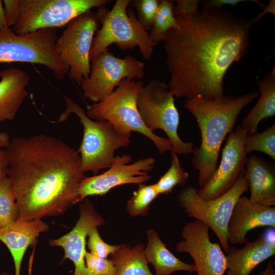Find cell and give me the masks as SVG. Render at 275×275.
<instances>
[{
    "label": "cell",
    "mask_w": 275,
    "mask_h": 275,
    "mask_svg": "<svg viewBox=\"0 0 275 275\" xmlns=\"http://www.w3.org/2000/svg\"><path fill=\"white\" fill-rule=\"evenodd\" d=\"M227 254V275H250L260 263L274 255L275 246L267 243L260 235L241 249L230 248Z\"/></svg>",
    "instance_id": "44dd1931"
},
{
    "label": "cell",
    "mask_w": 275,
    "mask_h": 275,
    "mask_svg": "<svg viewBox=\"0 0 275 275\" xmlns=\"http://www.w3.org/2000/svg\"><path fill=\"white\" fill-rule=\"evenodd\" d=\"M8 165L5 150L0 148V181L7 177Z\"/></svg>",
    "instance_id": "d590c367"
},
{
    "label": "cell",
    "mask_w": 275,
    "mask_h": 275,
    "mask_svg": "<svg viewBox=\"0 0 275 275\" xmlns=\"http://www.w3.org/2000/svg\"><path fill=\"white\" fill-rule=\"evenodd\" d=\"M246 130L240 125L227 137L219 165L209 181L198 190L205 200L216 199L228 191L243 172L248 158L244 142Z\"/></svg>",
    "instance_id": "9a60e30c"
},
{
    "label": "cell",
    "mask_w": 275,
    "mask_h": 275,
    "mask_svg": "<svg viewBox=\"0 0 275 275\" xmlns=\"http://www.w3.org/2000/svg\"><path fill=\"white\" fill-rule=\"evenodd\" d=\"M274 235V228L272 227H269L263 234L261 235L265 242L272 246H275Z\"/></svg>",
    "instance_id": "74e56055"
},
{
    "label": "cell",
    "mask_w": 275,
    "mask_h": 275,
    "mask_svg": "<svg viewBox=\"0 0 275 275\" xmlns=\"http://www.w3.org/2000/svg\"><path fill=\"white\" fill-rule=\"evenodd\" d=\"M245 0H210L200 1L202 9H220L224 5H231L235 7L239 3Z\"/></svg>",
    "instance_id": "e575fe53"
},
{
    "label": "cell",
    "mask_w": 275,
    "mask_h": 275,
    "mask_svg": "<svg viewBox=\"0 0 275 275\" xmlns=\"http://www.w3.org/2000/svg\"><path fill=\"white\" fill-rule=\"evenodd\" d=\"M244 173L249 183L250 200L255 203L275 206L274 169L262 157L252 155L248 158Z\"/></svg>",
    "instance_id": "ffe728a7"
},
{
    "label": "cell",
    "mask_w": 275,
    "mask_h": 275,
    "mask_svg": "<svg viewBox=\"0 0 275 275\" xmlns=\"http://www.w3.org/2000/svg\"><path fill=\"white\" fill-rule=\"evenodd\" d=\"M176 18L179 29L163 40L170 90L187 99L222 97L226 72L249 50L252 20L223 8Z\"/></svg>",
    "instance_id": "6da1fadb"
},
{
    "label": "cell",
    "mask_w": 275,
    "mask_h": 275,
    "mask_svg": "<svg viewBox=\"0 0 275 275\" xmlns=\"http://www.w3.org/2000/svg\"><path fill=\"white\" fill-rule=\"evenodd\" d=\"M259 87L260 98L256 105L242 120L240 126L246 131L247 135L258 132V126L263 120L275 115V72L267 73L257 82Z\"/></svg>",
    "instance_id": "603a6c76"
},
{
    "label": "cell",
    "mask_w": 275,
    "mask_h": 275,
    "mask_svg": "<svg viewBox=\"0 0 275 275\" xmlns=\"http://www.w3.org/2000/svg\"><path fill=\"white\" fill-rule=\"evenodd\" d=\"M64 97L66 109L57 122L65 121L71 114L78 117L84 128L82 142L77 150L80 170L84 173L90 171L97 175L100 170L111 167L115 157V152L128 146L131 136L120 133L107 121L90 118L80 106L69 97Z\"/></svg>",
    "instance_id": "277c9868"
},
{
    "label": "cell",
    "mask_w": 275,
    "mask_h": 275,
    "mask_svg": "<svg viewBox=\"0 0 275 275\" xmlns=\"http://www.w3.org/2000/svg\"><path fill=\"white\" fill-rule=\"evenodd\" d=\"M175 2L176 3L174 9V14L175 17L188 16L198 11L200 1L177 0Z\"/></svg>",
    "instance_id": "836d02e7"
},
{
    "label": "cell",
    "mask_w": 275,
    "mask_h": 275,
    "mask_svg": "<svg viewBox=\"0 0 275 275\" xmlns=\"http://www.w3.org/2000/svg\"><path fill=\"white\" fill-rule=\"evenodd\" d=\"M139 185L126 204V210L133 217L146 215L150 204L159 195L155 184Z\"/></svg>",
    "instance_id": "4316f807"
},
{
    "label": "cell",
    "mask_w": 275,
    "mask_h": 275,
    "mask_svg": "<svg viewBox=\"0 0 275 275\" xmlns=\"http://www.w3.org/2000/svg\"><path fill=\"white\" fill-rule=\"evenodd\" d=\"M99 21L91 10L71 20L56 43V51L70 78L80 85L91 71L90 52Z\"/></svg>",
    "instance_id": "8fae6325"
},
{
    "label": "cell",
    "mask_w": 275,
    "mask_h": 275,
    "mask_svg": "<svg viewBox=\"0 0 275 275\" xmlns=\"http://www.w3.org/2000/svg\"><path fill=\"white\" fill-rule=\"evenodd\" d=\"M88 78L81 85L84 96L94 103L102 101L115 90L123 79H141L145 76V64L126 56L116 57L106 49L91 60Z\"/></svg>",
    "instance_id": "7c38bea8"
},
{
    "label": "cell",
    "mask_w": 275,
    "mask_h": 275,
    "mask_svg": "<svg viewBox=\"0 0 275 275\" xmlns=\"http://www.w3.org/2000/svg\"><path fill=\"white\" fill-rule=\"evenodd\" d=\"M79 206V217L73 229L62 237L49 240L51 246H60L64 251L62 261L69 259L74 265V275H88L85 263L86 237L89 232L105 224L93 203L85 199Z\"/></svg>",
    "instance_id": "2e32d148"
},
{
    "label": "cell",
    "mask_w": 275,
    "mask_h": 275,
    "mask_svg": "<svg viewBox=\"0 0 275 275\" xmlns=\"http://www.w3.org/2000/svg\"><path fill=\"white\" fill-rule=\"evenodd\" d=\"M20 15L14 26L19 35L67 24L94 8L105 7L108 0H19Z\"/></svg>",
    "instance_id": "30bf717a"
},
{
    "label": "cell",
    "mask_w": 275,
    "mask_h": 275,
    "mask_svg": "<svg viewBox=\"0 0 275 275\" xmlns=\"http://www.w3.org/2000/svg\"><path fill=\"white\" fill-rule=\"evenodd\" d=\"M1 275H9V274L7 272H4Z\"/></svg>",
    "instance_id": "b9f144b4"
},
{
    "label": "cell",
    "mask_w": 275,
    "mask_h": 275,
    "mask_svg": "<svg viewBox=\"0 0 275 275\" xmlns=\"http://www.w3.org/2000/svg\"><path fill=\"white\" fill-rule=\"evenodd\" d=\"M0 122L12 121L28 95L30 77L24 70L10 67L0 71Z\"/></svg>",
    "instance_id": "d6986e66"
},
{
    "label": "cell",
    "mask_w": 275,
    "mask_h": 275,
    "mask_svg": "<svg viewBox=\"0 0 275 275\" xmlns=\"http://www.w3.org/2000/svg\"><path fill=\"white\" fill-rule=\"evenodd\" d=\"M174 95L168 84L152 79L140 90L137 105L146 127L154 132L157 129L167 134L172 148L178 154L192 153L194 144L182 141L178 133L180 116Z\"/></svg>",
    "instance_id": "ba28073f"
},
{
    "label": "cell",
    "mask_w": 275,
    "mask_h": 275,
    "mask_svg": "<svg viewBox=\"0 0 275 275\" xmlns=\"http://www.w3.org/2000/svg\"><path fill=\"white\" fill-rule=\"evenodd\" d=\"M8 28L9 27L7 23L3 1L0 0V33Z\"/></svg>",
    "instance_id": "f35d334b"
},
{
    "label": "cell",
    "mask_w": 275,
    "mask_h": 275,
    "mask_svg": "<svg viewBox=\"0 0 275 275\" xmlns=\"http://www.w3.org/2000/svg\"><path fill=\"white\" fill-rule=\"evenodd\" d=\"M48 225L41 220L17 219L0 228V240L9 250L13 258L15 275L20 274L21 263L29 246L35 244L40 233L47 231Z\"/></svg>",
    "instance_id": "ac0fdd59"
},
{
    "label": "cell",
    "mask_w": 275,
    "mask_h": 275,
    "mask_svg": "<svg viewBox=\"0 0 275 275\" xmlns=\"http://www.w3.org/2000/svg\"><path fill=\"white\" fill-rule=\"evenodd\" d=\"M260 95L259 90L242 95H223L213 100L200 97L186 99L184 107L196 119L201 142L194 148L191 163L198 171V183L203 187L217 167L221 146L233 131L242 109Z\"/></svg>",
    "instance_id": "3957f363"
},
{
    "label": "cell",
    "mask_w": 275,
    "mask_h": 275,
    "mask_svg": "<svg viewBox=\"0 0 275 275\" xmlns=\"http://www.w3.org/2000/svg\"><path fill=\"white\" fill-rule=\"evenodd\" d=\"M209 228L203 223L195 219L186 223L181 232L182 240L176 246L179 253H187L194 261L197 275H224L227 261L220 245L212 242Z\"/></svg>",
    "instance_id": "5bb4252c"
},
{
    "label": "cell",
    "mask_w": 275,
    "mask_h": 275,
    "mask_svg": "<svg viewBox=\"0 0 275 275\" xmlns=\"http://www.w3.org/2000/svg\"><path fill=\"white\" fill-rule=\"evenodd\" d=\"M246 154L257 151L263 152L275 159V124L265 130L246 135L244 142Z\"/></svg>",
    "instance_id": "f1b7e54d"
},
{
    "label": "cell",
    "mask_w": 275,
    "mask_h": 275,
    "mask_svg": "<svg viewBox=\"0 0 275 275\" xmlns=\"http://www.w3.org/2000/svg\"><path fill=\"white\" fill-rule=\"evenodd\" d=\"M143 86L140 80L123 79L108 96L89 106L86 114L93 120L109 122L124 135L131 136L132 131L143 134L153 142L160 154H163L172 149L170 141L149 130L139 112L137 100Z\"/></svg>",
    "instance_id": "5b68a950"
},
{
    "label": "cell",
    "mask_w": 275,
    "mask_h": 275,
    "mask_svg": "<svg viewBox=\"0 0 275 275\" xmlns=\"http://www.w3.org/2000/svg\"><path fill=\"white\" fill-rule=\"evenodd\" d=\"M131 6L137 12V19L142 27L148 32L153 24L159 4V0H133Z\"/></svg>",
    "instance_id": "f546056e"
},
{
    "label": "cell",
    "mask_w": 275,
    "mask_h": 275,
    "mask_svg": "<svg viewBox=\"0 0 275 275\" xmlns=\"http://www.w3.org/2000/svg\"><path fill=\"white\" fill-rule=\"evenodd\" d=\"M146 234L147 244L144 255L147 262L154 267V275H171L178 271L190 273L195 272L194 264L186 263L177 258L168 250L155 230L147 231Z\"/></svg>",
    "instance_id": "7402d4cb"
},
{
    "label": "cell",
    "mask_w": 275,
    "mask_h": 275,
    "mask_svg": "<svg viewBox=\"0 0 275 275\" xmlns=\"http://www.w3.org/2000/svg\"><path fill=\"white\" fill-rule=\"evenodd\" d=\"M261 227L275 228V207L252 202L241 196L236 202L228 226L229 244H245L246 234L250 230Z\"/></svg>",
    "instance_id": "e0dca14e"
},
{
    "label": "cell",
    "mask_w": 275,
    "mask_h": 275,
    "mask_svg": "<svg viewBox=\"0 0 275 275\" xmlns=\"http://www.w3.org/2000/svg\"><path fill=\"white\" fill-rule=\"evenodd\" d=\"M29 274L30 275V273L29 272Z\"/></svg>",
    "instance_id": "7bdbcfd3"
},
{
    "label": "cell",
    "mask_w": 275,
    "mask_h": 275,
    "mask_svg": "<svg viewBox=\"0 0 275 275\" xmlns=\"http://www.w3.org/2000/svg\"><path fill=\"white\" fill-rule=\"evenodd\" d=\"M260 275H275L274 264L270 260L267 264L265 268L260 272Z\"/></svg>",
    "instance_id": "60d3db41"
},
{
    "label": "cell",
    "mask_w": 275,
    "mask_h": 275,
    "mask_svg": "<svg viewBox=\"0 0 275 275\" xmlns=\"http://www.w3.org/2000/svg\"><path fill=\"white\" fill-rule=\"evenodd\" d=\"M130 2L117 0L111 10L105 6L98 8L96 13L101 27L94 38L90 61L112 44L124 50L138 46L145 59H151L154 45L135 11L131 8L127 10Z\"/></svg>",
    "instance_id": "8992f818"
},
{
    "label": "cell",
    "mask_w": 275,
    "mask_h": 275,
    "mask_svg": "<svg viewBox=\"0 0 275 275\" xmlns=\"http://www.w3.org/2000/svg\"><path fill=\"white\" fill-rule=\"evenodd\" d=\"M56 29H45L19 35L10 28L0 33V63L21 62L45 66L58 80L68 71L56 49Z\"/></svg>",
    "instance_id": "52a82bcc"
},
{
    "label": "cell",
    "mask_w": 275,
    "mask_h": 275,
    "mask_svg": "<svg viewBox=\"0 0 275 275\" xmlns=\"http://www.w3.org/2000/svg\"><path fill=\"white\" fill-rule=\"evenodd\" d=\"M268 13L275 14V1L271 0L269 4L265 6L264 10L259 13L253 20H252L253 24L260 20L265 15Z\"/></svg>",
    "instance_id": "8d00e7d4"
},
{
    "label": "cell",
    "mask_w": 275,
    "mask_h": 275,
    "mask_svg": "<svg viewBox=\"0 0 275 275\" xmlns=\"http://www.w3.org/2000/svg\"><path fill=\"white\" fill-rule=\"evenodd\" d=\"M85 263L88 275H116V268L111 260L85 254Z\"/></svg>",
    "instance_id": "1f68e13d"
},
{
    "label": "cell",
    "mask_w": 275,
    "mask_h": 275,
    "mask_svg": "<svg viewBox=\"0 0 275 275\" xmlns=\"http://www.w3.org/2000/svg\"><path fill=\"white\" fill-rule=\"evenodd\" d=\"M131 155L115 156L111 167L99 175L84 178L78 187L80 202L88 197L102 196L112 189L123 184H141L151 178L149 173L154 167L155 160L152 157L140 159L130 163Z\"/></svg>",
    "instance_id": "4fadbf2b"
},
{
    "label": "cell",
    "mask_w": 275,
    "mask_h": 275,
    "mask_svg": "<svg viewBox=\"0 0 275 275\" xmlns=\"http://www.w3.org/2000/svg\"><path fill=\"white\" fill-rule=\"evenodd\" d=\"M249 187L243 171L234 185L216 199L204 200L199 196L197 188L189 185L179 191L177 200L189 216L203 223L212 230L224 252L227 253L230 248L227 231L229 219L237 200Z\"/></svg>",
    "instance_id": "9c48e42d"
},
{
    "label": "cell",
    "mask_w": 275,
    "mask_h": 275,
    "mask_svg": "<svg viewBox=\"0 0 275 275\" xmlns=\"http://www.w3.org/2000/svg\"><path fill=\"white\" fill-rule=\"evenodd\" d=\"M10 136L6 132H0V148H6L10 143Z\"/></svg>",
    "instance_id": "ab89813d"
},
{
    "label": "cell",
    "mask_w": 275,
    "mask_h": 275,
    "mask_svg": "<svg viewBox=\"0 0 275 275\" xmlns=\"http://www.w3.org/2000/svg\"><path fill=\"white\" fill-rule=\"evenodd\" d=\"M175 5L173 1L161 0L149 33L154 46L163 41L168 31L171 29H179V25L174 14Z\"/></svg>",
    "instance_id": "d4e9b609"
},
{
    "label": "cell",
    "mask_w": 275,
    "mask_h": 275,
    "mask_svg": "<svg viewBox=\"0 0 275 275\" xmlns=\"http://www.w3.org/2000/svg\"><path fill=\"white\" fill-rule=\"evenodd\" d=\"M87 236V245L90 253L97 257L107 258L119 247V244L111 245L106 243L100 235L97 228L91 230Z\"/></svg>",
    "instance_id": "4dcf8cb0"
},
{
    "label": "cell",
    "mask_w": 275,
    "mask_h": 275,
    "mask_svg": "<svg viewBox=\"0 0 275 275\" xmlns=\"http://www.w3.org/2000/svg\"><path fill=\"white\" fill-rule=\"evenodd\" d=\"M5 152L17 219L59 216L80 202L78 187L86 176L77 150L55 137L39 134L14 138Z\"/></svg>",
    "instance_id": "7a4b0ae2"
},
{
    "label": "cell",
    "mask_w": 275,
    "mask_h": 275,
    "mask_svg": "<svg viewBox=\"0 0 275 275\" xmlns=\"http://www.w3.org/2000/svg\"><path fill=\"white\" fill-rule=\"evenodd\" d=\"M171 157L169 169L155 183L159 195L171 193L175 187L184 185L188 179V173L181 167L177 154L173 148L171 150Z\"/></svg>",
    "instance_id": "484cf974"
},
{
    "label": "cell",
    "mask_w": 275,
    "mask_h": 275,
    "mask_svg": "<svg viewBox=\"0 0 275 275\" xmlns=\"http://www.w3.org/2000/svg\"><path fill=\"white\" fill-rule=\"evenodd\" d=\"M4 9L8 26H14L20 15L19 0H4Z\"/></svg>",
    "instance_id": "d6a6232c"
},
{
    "label": "cell",
    "mask_w": 275,
    "mask_h": 275,
    "mask_svg": "<svg viewBox=\"0 0 275 275\" xmlns=\"http://www.w3.org/2000/svg\"><path fill=\"white\" fill-rule=\"evenodd\" d=\"M18 218L16 197L8 177L0 181V228Z\"/></svg>",
    "instance_id": "83f0119b"
},
{
    "label": "cell",
    "mask_w": 275,
    "mask_h": 275,
    "mask_svg": "<svg viewBox=\"0 0 275 275\" xmlns=\"http://www.w3.org/2000/svg\"><path fill=\"white\" fill-rule=\"evenodd\" d=\"M145 246L138 243L133 246L119 244L111 255L116 275H154L149 268L144 255Z\"/></svg>",
    "instance_id": "cb8c5ba5"
}]
</instances>
